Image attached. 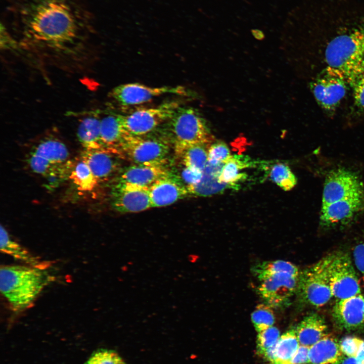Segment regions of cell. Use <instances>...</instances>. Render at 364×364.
Instances as JSON below:
<instances>
[{
	"instance_id": "obj_1",
	"label": "cell",
	"mask_w": 364,
	"mask_h": 364,
	"mask_svg": "<svg viewBox=\"0 0 364 364\" xmlns=\"http://www.w3.org/2000/svg\"><path fill=\"white\" fill-rule=\"evenodd\" d=\"M15 12L19 48L28 55L65 67L88 59L89 28L73 1L23 0Z\"/></svg>"
},
{
	"instance_id": "obj_2",
	"label": "cell",
	"mask_w": 364,
	"mask_h": 364,
	"mask_svg": "<svg viewBox=\"0 0 364 364\" xmlns=\"http://www.w3.org/2000/svg\"><path fill=\"white\" fill-rule=\"evenodd\" d=\"M327 66L346 77L364 67V10L355 5L345 26L328 43L325 52Z\"/></svg>"
},
{
	"instance_id": "obj_3",
	"label": "cell",
	"mask_w": 364,
	"mask_h": 364,
	"mask_svg": "<svg viewBox=\"0 0 364 364\" xmlns=\"http://www.w3.org/2000/svg\"><path fill=\"white\" fill-rule=\"evenodd\" d=\"M42 268L28 265H8L0 269V290L13 310L31 307L52 279Z\"/></svg>"
},
{
	"instance_id": "obj_4",
	"label": "cell",
	"mask_w": 364,
	"mask_h": 364,
	"mask_svg": "<svg viewBox=\"0 0 364 364\" xmlns=\"http://www.w3.org/2000/svg\"><path fill=\"white\" fill-rule=\"evenodd\" d=\"M28 162L33 172L52 180L70 174L72 168L68 148L54 136L42 138L31 151Z\"/></svg>"
},
{
	"instance_id": "obj_5",
	"label": "cell",
	"mask_w": 364,
	"mask_h": 364,
	"mask_svg": "<svg viewBox=\"0 0 364 364\" xmlns=\"http://www.w3.org/2000/svg\"><path fill=\"white\" fill-rule=\"evenodd\" d=\"M330 259L328 255L299 274L296 291L303 303L318 308L333 297L328 274Z\"/></svg>"
},
{
	"instance_id": "obj_6",
	"label": "cell",
	"mask_w": 364,
	"mask_h": 364,
	"mask_svg": "<svg viewBox=\"0 0 364 364\" xmlns=\"http://www.w3.org/2000/svg\"><path fill=\"white\" fill-rule=\"evenodd\" d=\"M165 123L174 143L210 145L214 140L206 120L193 108L179 107Z\"/></svg>"
},
{
	"instance_id": "obj_7",
	"label": "cell",
	"mask_w": 364,
	"mask_h": 364,
	"mask_svg": "<svg viewBox=\"0 0 364 364\" xmlns=\"http://www.w3.org/2000/svg\"><path fill=\"white\" fill-rule=\"evenodd\" d=\"M169 150V144L163 136L150 133L140 136L127 133L120 152L134 164H164Z\"/></svg>"
},
{
	"instance_id": "obj_8",
	"label": "cell",
	"mask_w": 364,
	"mask_h": 364,
	"mask_svg": "<svg viewBox=\"0 0 364 364\" xmlns=\"http://www.w3.org/2000/svg\"><path fill=\"white\" fill-rule=\"evenodd\" d=\"M310 86L319 106L332 115L345 97L349 85L342 72L327 66L311 82Z\"/></svg>"
},
{
	"instance_id": "obj_9",
	"label": "cell",
	"mask_w": 364,
	"mask_h": 364,
	"mask_svg": "<svg viewBox=\"0 0 364 364\" xmlns=\"http://www.w3.org/2000/svg\"><path fill=\"white\" fill-rule=\"evenodd\" d=\"M180 106L177 101H172L155 107L141 108L127 115L121 114V123L127 133L146 135L167 121Z\"/></svg>"
},
{
	"instance_id": "obj_10",
	"label": "cell",
	"mask_w": 364,
	"mask_h": 364,
	"mask_svg": "<svg viewBox=\"0 0 364 364\" xmlns=\"http://www.w3.org/2000/svg\"><path fill=\"white\" fill-rule=\"evenodd\" d=\"M328 274L333 296L337 300L360 294L359 279L347 254L338 252L331 254Z\"/></svg>"
},
{
	"instance_id": "obj_11",
	"label": "cell",
	"mask_w": 364,
	"mask_h": 364,
	"mask_svg": "<svg viewBox=\"0 0 364 364\" xmlns=\"http://www.w3.org/2000/svg\"><path fill=\"white\" fill-rule=\"evenodd\" d=\"M165 94L187 96L190 93L182 86L151 87L129 83L115 87L109 93V98L117 105L125 107L141 105Z\"/></svg>"
},
{
	"instance_id": "obj_12",
	"label": "cell",
	"mask_w": 364,
	"mask_h": 364,
	"mask_svg": "<svg viewBox=\"0 0 364 364\" xmlns=\"http://www.w3.org/2000/svg\"><path fill=\"white\" fill-rule=\"evenodd\" d=\"M364 196L362 183L352 172L344 168L330 171L324 184L322 206L351 198Z\"/></svg>"
},
{
	"instance_id": "obj_13",
	"label": "cell",
	"mask_w": 364,
	"mask_h": 364,
	"mask_svg": "<svg viewBox=\"0 0 364 364\" xmlns=\"http://www.w3.org/2000/svg\"><path fill=\"white\" fill-rule=\"evenodd\" d=\"M298 277L286 273L264 277L259 279V294L270 307L283 306L296 291Z\"/></svg>"
},
{
	"instance_id": "obj_14",
	"label": "cell",
	"mask_w": 364,
	"mask_h": 364,
	"mask_svg": "<svg viewBox=\"0 0 364 364\" xmlns=\"http://www.w3.org/2000/svg\"><path fill=\"white\" fill-rule=\"evenodd\" d=\"M111 194L113 208L121 213L137 212L152 207L148 188L117 181Z\"/></svg>"
},
{
	"instance_id": "obj_15",
	"label": "cell",
	"mask_w": 364,
	"mask_h": 364,
	"mask_svg": "<svg viewBox=\"0 0 364 364\" xmlns=\"http://www.w3.org/2000/svg\"><path fill=\"white\" fill-rule=\"evenodd\" d=\"M364 297L361 294L337 300L332 317L339 328L353 330L364 326Z\"/></svg>"
},
{
	"instance_id": "obj_16",
	"label": "cell",
	"mask_w": 364,
	"mask_h": 364,
	"mask_svg": "<svg viewBox=\"0 0 364 364\" xmlns=\"http://www.w3.org/2000/svg\"><path fill=\"white\" fill-rule=\"evenodd\" d=\"M189 194L187 188L170 173L157 180L150 188L152 207L170 205Z\"/></svg>"
},
{
	"instance_id": "obj_17",
	"label": "cell",
	"mask_w": 364,
	"mask_h": 364,
	"mask_svg": "<svg viewBox=\"0 0 364 364\" xmlns=\"http://www.w3.org/2000/svg\"><path fill=\"white\" fill-rule=\"evenodd\" d=\"M120 155L108 150H83L81 159L84 161L98 183L111 178L119 167Z\"/></svg>"
},
{
	"instance_id": "obj_18",
	"label": "cell",
	"mask_w": 364,
	"mask_h": 364,
	"mask_svg": "<svg viewBox=\"0 0 364 364\" xmlns=\"http://www.w3.org/2000/svg\"><path fill=\"white\" fill-rule=\"evenodd\" d=\"M364 196L340 200L322 206L320 222L324 227H332L351 218L363 206Z\"/></svg>"
},
{
	"instance_id": "obj_19",
	"label": "cell",
	"mask_w": 364,
	"mask_h": 364,
	"mask_svg": "<svg viewBox=\"0 0 364 364\" xmlns=\"http://www.w3.org/2000/svg\"><path fill=\"white\" fill-rule=\"evenodd\" d=\"M169 174L163 164L133 163L121 171L117 181L150 188Z\"/></svg>"
},
{
	"instance_id": "obj_20",
	"label": "cell",
	"mask_w": 364,
	"mask_h": 364,
	"mask_svg": "<svg viewBox=\"0 0 364 364\" xmlns=\"http://www.w3.org/2000/svg\"><path fill=\"white\" fill-rule=\"evenodd\" d=\"M101 119L96 112L86 115L79 121L77 136L83 150H106L101 137Z\"/></svg>"
},
{
	"instance_id": "obj_21",
	"label": "cell",
	"mask_w": 364,
	"mask_h": 364,
	"mask_svg": "<svg viewBox=\"0 0 364 364\" xmlns=\"http://www.w3.org/2000/svg\"><path fill=\"white\" fill-rule=\"evenodd\" d=\"M101 133L105 149L122 157L120 149L127 133L121 123V114L110 113L101 117Z\"/></svg>"
},
{
	"instance_id": "obj_22",
	"label": "cell",
	"mask_w": 364,
	"mask_h": 364,
	"mask_svg": "<svg viewBox=\"0 0 364 364\" xmlns=\"http://www.w3.org/2000/svg\"><path fill=\"white\" fill-rule=\"evenodd\" d=\"M174 144L175 155L183 165L203 172L208 163L210 145L181 143Z\"/></svg>"
},
{
	"instance_id": "obj_23",
	"label": "cell",
	"mask_w": 364,
	"mask_h": 364,
	"mask_svg": "<svg viewBox=\"0 0 364 364\" xmlns=\"http://www.w3.org/2000/svg\"><path fill=\"white\" fill-rule=\"evenodd\" d=\"M327 329L324 317L312 313L304 317L295 330L300 345L310 347L327 335Z\"/></svg>"
},
{
	"instance_id": "obj_24",
	"label": "cell",
	"mask_w": 364,
	"mask_h": 364,
	"mask_svg": "<svg viewBox=\"0 0 364 364\" xmlns=\"http://www.w3.org/2000/svg\"><path fill=\"white\" fill-rule=\"evenodd\" d=\"M299 346L295 330H289L281 335L275 346L264 358L270 364H291Z\"/></svg>"
},
{
	"instance_id": "obj_25",
	"label": "cell",
	"mask_w": 364,
	"mask_h": 364,
	"mask_svg": "<svg viewBox=\"0 0 364 364\" xmlns=\"http://www.w3.org/2000/svg\"><path fill=\"white\" fill-rule=\"evenodd\" d=\"M342 355L337 340L327 334L309 347L308 364H336Z\"/></svg>"
},
{
	"instance_id": "obj_26",
	"label": "cell",
	"mask_w": 364,
	"mask_h": 364,
	"mask_svg": "<svg viewBox=\"0 0 364 364\" xmlns=\"http://www.w3.org/2000/svg\"><path fill=\"white\" fill-rule=\"evenodd\" d=\"M224 163L212 165L207 163L199 183L188 189L190 194L209 195L220 193L231 187L219 180V176Z\"/></svg>"
},
{
	"instance_id": "obj_27",
	"label": "cell",
	"mask_w": 364,
	"mask_h": 364,
	"mask_svg": "<svg viewBox=\"0 0 364 364\" xmlns=\"http://www.w3.org/2000/svg\"><path fill=\"white\" fill-rule=\"evenodd\" d=\"M1 251L26 265L46 268L48 263H44L40 259L31 254L24 247L22 246L11 238L6 229L1 225Z\"/></svg>"
},
{
	"instance_id": "obj_28",
	"label": "cell",
	"mask_w": 364,
	"mask_h": 364,
	"mask_svg": "<svg viewBox=\"0 0 364 364\" xmlns=\"http://www.w3.org/2000/svg\"><path fill=\"white\" fill-rule=\"evenodd\" d=\"M254 166L249 158L244 156H232L224 163L219 176L220 182L229 185L231 188H236L238 183L247 177L245 173L241 172L242 169Z\"/></svg>"
},
{
	"instance_id": "obj_29",
	"label": "cell",
	"mask_w": 364,
	"mask_h": 364,
	"mask_svg": "<svg viewBox=\"0 0 364 364\" xmlns=\"http://www.w3.org/2000/svg\"><path fill=\"white\" fill-rule=\"evenodd\" d=\"M69 177L81 191H92L99 183L86 163L81 159L72 166Z\"/></svg>"
},
{
	"instance_id": "obj_30",
	"label": "cell",
	"mask_w": 364,
	"mask_h": 364,
	"mask_svg": "<svg viewBox=\"0 0 364 364\" xmlns=\"http://www.w3.org/2000/svg\"><path fill=\"white\" fill-rule=\"evenodd\" d=\"M255 276L259 280L270 275L286 273L294 276H299L298 267L291 262L276 260L265 261L256 264L253 268Z\"/></svg>"
},
{
	"instance_id": "obj_31",
	"label": "cell",
	"mask_w": 364,
	"mask_h": 364,
	"mask_svg": "<svg viewBox=\"0 0 364 364\" xmlns=\"http://www.w3.org/2000/svg\"><path fill=\"white\" fill-rule=\"evenodd\" d=\"M269 176L284 191L291 190L297 183V179L289 167L282 163H276L271 167Z\"/></svg>"
},
{
	"instance_id": "obj_32",
	"label": "cell",
	"mask_w": 364,
	"mask_h": 364,
	"mask_svg": "<svg viewBox=\"0 0 364 364\" xmlns=\"http://www.w3.org/2000/svg\"><path fill=\"white\" fill-rule=\"evenodd\" d=\"M352 91L354 106L364 113V67L347 76Z\"/></svg>"
},
{
	"instance_id": "obj_33",
	"label": "cell",
	"mask_w": 364,
	"mask_h": 364,
	"mask_svg": "<svg viewBox=\"0 0 364 364\" xmlns=\"http://www.w3.org/2000/svg\"><path fill=\"white\" fill-rule=\"evenodd\" d=\"M271 307L266 304H260L252 313L251 321L258 333L273 326L275 318Z\"/></svg>"
},
{
	"instance_id": "obj_34",
	"label": "cell",
	"mask_w": 364,
	"mask_h": 364,
	"mask_svg": "<svg viewBox=\"0 0 364 364\" xmlns=\"http://www.w3.org/2000/svg\"><path fill=\"white\" fill-rule=\"evenodd\" d=\"M280 336V331L274 326L258 332L256 340V350L258 354L264 357L275 346Z\"/></svg>"
},
{
	"instance_id": "obj_35",
	"label": "cell",
	"mask_w": 364,
	"mask_h": 364,
	"mask_svg": "<svg viewBox=\"0 0 364 364\" xmlns=\"http://www.w3.org/2000/svg\"><path fill=\"white\" fill-rule=\"evenodd\" d=\"M84 364H126L115 351L100 349L94 351Z\"/></svg>"
},
{
	"instance_id": "obj_36",
	"label": "cell",
	"mask_w": 364,
	"mask_h": 364,
	"mask_svg": "<svg viewBox=\"0 0 364 364\" xmlns=\"http://www.w3.org/2000/svg\"><path fill=\"white\" fill-rule=\"evenodd\" d=\"M232 155L228 146L223 142L211 145L208 149V163L212 165L224 163Z\"/></svg>"
},
{
	"instance_id": "obj_37",
	"label": "cell",
	"mask_w": 364,
	"mask_h": 364,
	"mask_svg": "<svg viewBox=\"0 0 364 364\" xmlns=\"http://www.w3.org/2000/svg\"><path fill=\"white\" fill-rule=\"evenodd\" d=\"M183 165V164H182ZM179 175H174L187 189L199 183L203 176V172L190 168L183 165Z\"/></svg>"
},
{
	"instance_id": "obj_38",
	"label": "cell",
	"mask_w": 364,
	"mask_h": 364,
	"mask_svg": "<svg viewBox=\"0 0 364 364\" xmlns=\"http://www.w3.org/2000/svg\"><path fill=\"white\" fill-rule=\"evenodd\" d=\"M362 340L354 336H346L343 338L339 343L342 353L346 356L356 357Z\"/></svg>"
},
{
	"instance_id": "obj_39",
	"label": "cell",
	"mask_w": 364,
	"mask_h": 364,
	"mask_svg": "<svg viewBox=\"0 0 364 364\" xmlns=\"http://www.w3.org/2000/svg\"><path fill=\"white\" fill-rule=\"evenodd\" d=\"M1 47L5 50H14L19 48L17 41L8 33L3 24H1Z\"/></svg>"
},
{
	"instance_id": "obj_40",
	"label": "cell",
	"mask_w": 364,
	"mask_h": 364,
	"mask_svg": "<svg viewBox=\"0 0 364 364\" xmlns=\"http://www.w3.org/2000/svg\"><path fill=\"white\" fill-rule=\"evenodd\" d=\"M353 256L355 265L364 280V242L357 244L354 247Z\"/></svg>"
},
{
	"instance_id": "obj_41",
	"label": "cell",
	"mask_w": 364,
	"mask_h": 364,
	"mask_svg": "<svg viewBox=\"0 0 364 364\" xmlns=\"http://www.w3.org/2000/svg\"><path fill=\"white\" fill-rule=\"evenodd\" d=\"M309 350V347L300 345L291 360V364L308 363Z\"/></svg>"
},
{
	"instance_id": "obj_42",
	"label": "cell",
	"mask_w": 364,
	"mask_h": 364,
	"mask_svg": "<svg viewBox=\"0 0 364 364\" xmlns=\"http://www.w3.org/2000/svg\"><path fill=\"white\" fill-rule=\"evenodd\" d=\"M336 364H362L356 357L343 354Z\"/></svg>"
},
{
	"instance_id": "obj_43",
	"label": "cell",
	"mask_w": 364,
	"mask_h": 364,
	"mask_svg": "<svg viewBox=\"0 0 364 364\" xmlns=\"http://www.w3.org/2000/svg\"><path fill=\"white\" fill-rule=\"evenodd\" d=\"M356 357L361 362L364 361V340H362L359 346Z\"/></svg>"
},
{
	"instance_id": "obj_44",
	"label": "cell",
	"mask_w": 364,
	"mask_h": 364,
	"mask_svg": "<svg viewBox=\"0 0 364 364\" xmlns=\"http://www.w3.org/2000/svg\"><path fill=\"white\" fill-rule=\"evenodd\" d=\"M362 364H364V361L362 362Z\"/></svg>"
},
{
	"instance_id": "obj_45",
	"label": "cell",
	"mask_w": 364,
	"mask_h": 364,
	"mask_svg": "<svg viewBox=\"0 0 364 364\" xmlns=\"http://www.w3.org/2000/svg\"><path fill=\"white\" fill-rule=\"evenodd\" d=\"M363 309H364V308H363Z\"/></svg>"
}]
</instances>
